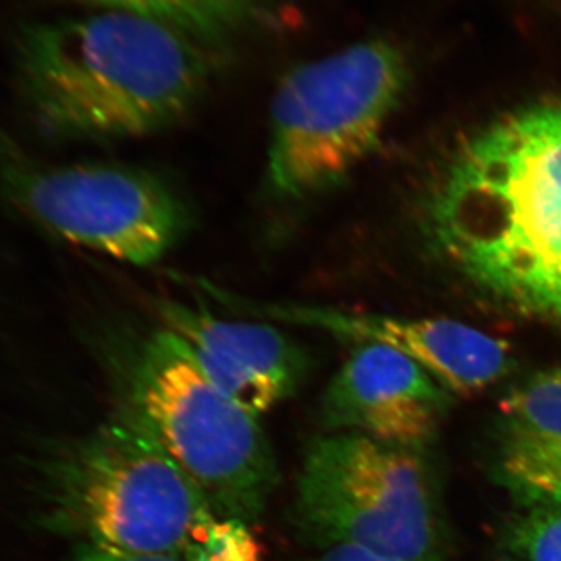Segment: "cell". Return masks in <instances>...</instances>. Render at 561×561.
Segmentation results:
<instances>
[{
    "instance_id": "6",
    "label": "cell",
    "mask_w": 561,
    "mask_h": 561,
    "mask_svg": "<svg viewBox=\"0 0 561 561\" xmlns=\"http://www.w3.org/2000/svg\"><path fill=\"white\" fill-rule=\"evenodd\" d=\"M294 522L317 551L354 546L401 561H445L448 535L423 449L324 434L306 449Z\"/></svg>"
},
{
    "instance_id": "13",
    "label": "cell",
    "mask_w": 561,
    "mask_h": 561,
    "mask_svg": "<svg viewBox=\"0 0 561 561\" xmlns=\"http://www.w3.org/2000/svg\"><path fill=\"white\" fill-rule=\"evenodd\" d=\"M496 561H561V512L516 505L494 534Z\"/></svg>"
},
{
    "instance_id": "16",
    "label": "cell",
    "mask_w": 561,
    "mask_h": 561,
    "mask_svg": "<svg viewBox=\"0 0 561 561\" xmlns=\"http://www.w3.org/2000/svg\"><path fill=\"white\" fill-rule=\"evenodd\" d=\"M72 561H184L175 557L165 556H131V553H119L103 551V549L81 546L79 553Z\"/></svg>"
},
{
    "instance_id": "10",
    "label": "cell",
    "mask_w": 561,
    "mask_h": 561,
    "mask_svg": "<svg viewBox=\"0 0 561 561\" xmlns=\"http://www.w3.org/2000/svg\"><path fill=\"white\" fill-rule=\"evenodd\" d=\"M154 316L190 350L206 378L253 415L289 400L308 375L306 351L265 320L224 319L168 298L154 301Z\"/></svg>"
},
{
    "instance_id": "14",
    "label": "cell",
    "mask_w": 561,
    "mask_h": 561,
    "mask_svg": "<svg viewBox=\"0 0 561 561\" xmlns=\"http://www.w3.org/2000/svg\"><path fill=\"white\" fill-rule=\"evenodd\" d=\"M501 423L561 437V367L516 383L500 402Z\"/></svg>"
},
{
    "instance_id": "12",
    "label": "cell",
    "mask_w": 561,
    "mask_h": 561,
    "mask_svg": "<svg viewBox=\"0 0 561 561\" xmlns=\"http://www.w3.org/2000/svg\"><path fill=\"white\" fill-rule=\"evenodd\" d=\"M95 10L125 11L164 22L203 44L249 24L261 0H76Z\"/></svg>"
},
{
    "instance_id": "5",
    "label": "cell",
    "mask_w": 561,
    "mask_h": 561,
    "mask_svg": "<svg viewBox=\"0 0 561 561\" xmlns=\"http://www.w3.org/2000/svg\"><path fill=\"white\" fill-rule=\"evenodd\" d=\"M411 80L390 39L359 41L286 73L271 105L267 184L283 201L337 186L376 150Z\"/></svg>"
},
{
    "instance_id": "4",
    "label": "cell",
    "mask_w": 561,
    "mask_h": 561,
    "mask_svg": "<svg viewBox=\"0 0 561 561\" xmlns=\"http://www.w3.org/2000/svg\"><path fill=\"white\" fill-rule=\"evenodd\" d=\"M119 408L142 421L220 516L260 522L279 481L260 416L206 378L190 350L157 328L110 346Z\"/></svg>"
},
{
    "instance_id": "1",
    "label": "cell",
    "mask_w": 561,
    "mask_h": 561,
    "mask_svg": "<svg viewBox=\"0 0 561 561\" xmlns=\"http://www.w3.org/2000/svg\"><path fill=\"white\" fill-rule=\"evenodd\" d=\"M430 228L471 284L561 327V101L502 114L465 140L432 197Z\"/></svg>"
},
{
    "instance_id": "3",
    "label": "cell",
    "mask_w": 561,
    "mask_h": 561,
    "mask_svg": "<svg viewBox=\"0 0 561 561\" xmlns=\"http://www.w3.org/2000/svg\"><path fill=\"white\" fill-rule=\"evenodd\" d=\"M46 461L47 524L81 546L201 561L225 519L153 432L122 408Z\"/></svg>"
},
{
    "instance_id": "15",
    "label": "cell",
    "mask_w": 561,
    "mask_h": 561,
    "mask_svg": "<svg viewBox=\"0 0 561 561\" xmlns=\"http://www.w3.org/2000/svg\"><path fill=\"white\" fill-rule=\"evenodd\" d=\"M291 561H401L391 557L367 551V549L354 548V546H335V548L317 551L316 556L308 559Z\"/></svg>"
},
{
    "instance_id": "11",
    "label": "cell",
    "mask_w": 561,
    "mask_h": 561,
    "mask_svg": "<svg viewBox=\"0 0 561 561\" xmlns=\"http://www.w3.org/2000/svg\"><path fill=\"white\" fill-rule=\"evenodd\" d=\"M490 476L516 505L561 512V437L500 423Z\"/></svg>"
},
{
    "instance_id": "9",
    "label": "cell",
    "mask_w": 561,
    "mask_h": 561,
    "mask_svg": "<svg viewBox=\"0 0 561 561\" xmlns=\"http://www.w3.org/2000/svg\"><path fill=\"white\" fill-rule=\"evenodd\" d=\"M453 393L411 357L378 343H359L320 398L324 434H359L424 449L434 440Z\"/></svg>"
},
{
    "instance_id": "2",
    "label": "cell",
    "mask_w": 561,
    "mask_h": 561,
    "mask_svg": "<svg viewBox=\"0 0 561 561\" xmlns=\"http://www.w3.org/2000/svg\"><path fill=\"white\" fill-rule=\"evenodd\" d=\"M164 22L98 10L27 25L18 70L41 128L54 138L127 139L183 119L208 87V51Z\"/></svg>"
},
{
    "instance_id": "7",
    "label": "cell",
    "mask_w": 561,
    "mask_h": 561,
    "mask_svg": "<svg viewBox=\"0 0 561 561\" xmlns=\"http://www.w3.org/2000/svg\"><path fill=\"white\" fill-rule=\"evenodd\" d=\"M0 187L44 230L138 267L168 256L191 230L190 206L160 176L127 165L47 168L3 130Z\"/></svg>"
},
{
    "instance_id": "8",
    "label": "cell",
    "mask_w": 561,
    "mask_h": 561,
    "mask_svg": "<svg viewBox=\"0 0 561 561\" xmlns=\"http://www.w3.org/2000/svg\"><path fill=\"white\" fill-rule=\"evenodd\" d=\"M197 289L230 311L275 323L301 324L351 342L378 343L400 351L430 373L449 393H481L511 373L508 343L446 319H401L295 302H257L198 279Z\"/></svg>"
}]
</instances>
